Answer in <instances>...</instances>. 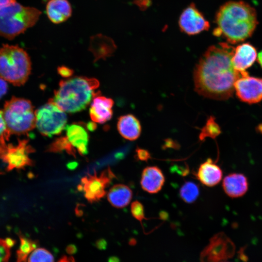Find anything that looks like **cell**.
<instances>
[{
  "mask_svg": "<svg viewBox=\"0 0 262 262\" xmlns=\"http://www.w3.org/2000/svg\"><path fill=\"white\" fill-rule=\"evenodd\" d=\"M14 244V240L10 238H0V262H8L11 248Z\"/></svg>",
  "mask_w": 262,
  "mask_h": 262,
  "instance_id": "cell-27",
  "label": "cell"
},
{
  "mask_svg": "<svg viewBox=\"0 0 262 262\" xmlns=\"http://www.w3.org/2000/svg\"><path fill=\"white\" fill-rule=\"evenodd\" d=\"M6 124L3 116L2 111L0 110V136L6 130Z\"/></svg>",
  "mask_w": 262,
  "mask_h": 262,
  "instance_id": "cell-32",
  "label": "cell"
},
{
  "mask_svg": "<svg viewBox=\"0 0 262 262\" xmlns=\"http://www.w3.org/2000/svg\"><path fill=\"white\" fill-rule=\"evenodd\" d=\"M66 136L71 145L81 155L88 153V134L80 124H72L65 128Z\"/></svg>",
  "mask_w": 262,
  "mask_h": 262,
  "instance_id": "cell-19",
  "label": "cell"
},
{
  "mask_svg": "<svg viewBox=\"0 0 262 262\" xmlns=\"http://www.w3.org/2000/svg\"><path fill=\"white\" fill-rule=\"evenodd\" d=\"M99 85L98 81L93 78L79 76L61 80L52 99L65 112H78L99 94L96 91Z\"/></svg>",
  "mask_w": 262,
  "mask_h": 262,
  "instance_id": "cell-3",
  "label": "cell"
},
{
  "mask_svg": "<svg viewBox=\"0 0 262 262\" xmlns=\"http://www.w3.org/2000/svg\"><path fill=\"white\" fill-rule=\"evenodd\" d=\"M9 140L3 135L0 136V160L6 165L7 171L31 166L33 162L29 155L34 151L26 139L18 140L16 145L7 143Z\"/></svg>",
  "mask_w": 262,
  "mask_h": 262,
  "instance_id": "cell-8",
  "label": "cell"
},
{
  "mask_svg": "<svg viewBox=\"0 0 262 262\" xmlns=\"http://www.w3.org/2000/svg\"><path fill=\"white\" fill-rule=\"evenodd\" d=\"M180 198L186 203L194 202L199 195L198 186L194 182L186 181L180 190Z\"/></svg>",
  "mask_w": 262,
  "mask_h": 262,
  "instance_id": "cell-22",
  "label": "cell"
},
{
  "mask_svg": "<svg viewBox=\"0 0 262 262\" xmlns=\"http://www.w3.org/2000/svg\"><path fill=\"white\" fill-rule=\"evenodd\" d=\"M179 25L180 30L188 35H196L207 31L209 22L194 4H191L181 13Z\"/></svg>",
  "mask_w": 262,
  "mask_h": 262,
  "instance_id": "cell-11",
  "label": "cell"
},
{
  "mask_svg": "<svg viewBox=\"0 0 262 262\" xmlns=\"http://www.w3.org/2000/svg\"><path fill=\"white\" fill-rule=\"evenodd\" d=\"M5 81L0 78V98L6 93L8 90V85Z\"/></svg>",
  "mask_w": 262,
  "mask_h": 262,
  "instance_id": "cell-31",
  "label": "cell"
},
{
  "mask_svg": "<svg viewBox=\"0 0 262 262\" xmlns=\"http://www.w3.org/2000/svg\"><path fill=\"white\" fill-rule=\"evenodd\" d=\"M196 177L203 185L208 187H213L221 181L223 171L215 162L208 158L200 165Z\"/></svg>",
  "mask_w": 262,
  "mask_h": 262,
  "instance_id": "cell-17",
  "label": "cell"
},
{
  "mask_svg": "<svg viewBox=\"0 0 262 262\" xmlns=\"http://www.w3.org/2000/svg\"><path fill=\"white\" fill-rule=\"evenodd\" d=\"M164 182V175L158 167L147 166L143 169L140 184L145 191L150 194L157 193L162 189Z\"/></svg>",
  "mask_w": 262,
  "mask_h": 262,
  "instance_id": "cell-16",
  "label": "cell"
},
{
  "mask_svg": "<svg viewBox=\"0 0 262 262\" xmlns=\"http://www.w3.org/2000/svg\"><path fill=\"white\" fill-rule=\"evenodd\" d=\"M57 262H76V261L72 256H63Z\"/></svg>",
  "mask_w": 262,
  "mask_h": 262,
  "instance_id": "cell-35",
  "label": "cell"
},
{
  "mask_svg": "<svg viewBox=\"0 0 262 262\" xmlns=\"http://www.w3.org/2000/svg\"><path fill=\"white\" fill-rule=\"evenodd\" d=\"M41 14L38 9L16 1L0 9V36L11 40L33 27Z\"/></svg>",
  "mask_w": 262,
  "mask_h": 262,
  "instance_id": "cell-5",
  "label": "cell"
},
{
  "mask_svg": "<svg viewBox=\"0 0 262 262\" xmlns=\"http://www.w3.org/2000/svg\"><path fill=\"white\" fill-rule=\"evenodd\" d=\"M131 211L132 216L140 222L146 219L144 206L139 201L135 200L131 204Z\"/></svg>",
  "mask_w": 262,
  "mask_h": 262,
  "instance_id": "cell-28",
  "label": "cell"
},
{
  "mask_svg": "<svg viewBox=\"0 0 262 262\" xmlns=\"http://www.w3.org/2000/svg\"><path fill=\"white\" fill-rule=\"evenodd\" d=\"M258 61L262 67V50L258 54Z\"/></svg>",
  "mask_w": 262,
  "mask_h": 262,
  "instance_id": "cell-38",
  "label": "cell"
},
{
  "mask_svg": "<svg viewBox=\"0 0 262 262\" xmlns=\"http://www.w3.org/2000/svg\"></svg>",
  "mask_w": 262,
  "mask_h": 262,
  "instance_id": "cell-39",
  "label": "cell"
},
{
  "mask_svg": "<svg viewBox=\"0 0 262 262\" xmlns=\"http://www.w3.org/2000/svg\"><path fill=\"white\" fill-rule=\"evenodd\" d=\"M54 261L52 254L43 248L34 249L28 259V262H54Z\"/></svg>",
  "mask_w": 262,
  "mask_h": 262,
  "instance_id": "cell-26",
  "label": "cell"
},
{
  "mask_svg": "<svg viewBox=\"0 0 262 262\" xmlns=\"http://www.w3.org/2000/svg\"><path fill=\"white\" fill-rule=\"evenodd\" d=\"M16 2V0H0V9Z\"/></svg>",
  "mask_w": 262,
  "mask_h": 262,
  "instance_id": "cell-36",
  "label": "cell"
},
{
  "mask_svg": "<svg viewBox=\"0 0 262 262\" xmlns=\"http://www.w3.org/2000/svg\"><path fill=\"white\" fill-rule=\"evenodd\" d=\"M235 48L228 43L209 47L202 55L194 72L195 89L199 95L216 100H226L234 91V84L247 72L235 69L232 57Z\"/></svg>",
  "mask_w": 262,
  "mask_h": 262,
  "instance_id": "cell-1",
  "label": "cell"
},
{
  "mask_svg": "<svg viewBox=\"0 0 262 262\" xmlns=\"http://www.w3.org/2000/svg\"><path fill=\"white\" fill-rule=\"evenodd\" d=\"M35 127L43 136L58 135L66 128L67 116L52 98L35 111Z\"/></svg>",
  "mask_w": 262,
  "mask_h": 262,
  "instance_id": "cell-7",
  "label": "cell"
},
{
  "mask_svg": "<svg viewBox=\"0 0 262 262\" xmlns=\"http://www.w3.org/2000/svg\"><path fill=\"white\" fill-rule=\"evenodd\" d=\"M117 128L120 134L125 139L130 141L138 139L141 133L140 121L131 114L119 117L117 123Z\"/></svg>",
  "mask_w": 262,
  "mask_h": 262,
  "instance_id": "cell-20",
  "label": "cell"
},
{
  "mask_svg": "<svg viewBox=\"0 0 262 262\" xmlns=\"http://www.w3.org/2000/svg\"><path fill=\"white\" fill-rule=\"evenodd\" d=\"M96 246L99 249H105L107 246V242L103 239L99 240L96 242Z\"/></svg>",
  "mask_w": 262,
  "mask_h": 262,
  "instance_id": "cell-33",
  "label": "cell"
},
{
  "mask_svg": "<svg viewBox=\"0 0 262 262\" xmlns=\"http://www.w3.org/2000/svg\"><path fill=\"white\" fill-rule=\"evenodd\" d=\"M108 262H120V261L118 257L112 256L109 258Z\"/></svg>",
  "mask_w": 262,
  "mask_h": 262,
  "instance_id": "cell-37",
  "label": "cell"
},
{
  "mask_svg": "<svg viewBox=\"0 0 262 262\" xmlns=\"http://www.w3.org/2000/svg\"><path fill=\"white\" fill-rule=\"evenodd\" d=\"M132 197V192L127 185L116 184L112 186L107 193V199L110 203L117 208L127 206Z\"/></svg>",
  "mask_w": 262,
  "mask_h": 262,
  "instance_id": "cell-21",
  "label": "cell"
},
{
  "mask_svg": "<svg viewBox=\"0 0 262 262\" xmlns=\"http://www.w3.org/2000/svg\"><path fill=\"white\" fill-rule=\"evenodd\" d=\"M235 246L231 240L223 232L212 236L208 245L200 254V262H225L232 258Z\"/></svg>",
  "mask_w": 262,
  "mask_h": 262,
  "instance_id": "cell-9",
  "label": "cell"
},
{
  "mask_svg": "<svg viewBox=\"0 0 262 262\" xmlns=\"http://www.w3.org/2000/svg\"><path fill=\"white\" fill-rule=\"evenodd\" d=\"M114 178L115 175L108 168L99 174L95 172L93 174L83 177L78 188L83 192L84 197L89 202H97L106 194L107 187Z\"/></svg>",
  "mask_w": 262,
  "mask_h": 262,
  "instance_id": "cell-10",
  "label": "cell"
},
{
  "mask_svg": "<svg viewBox=\"0 0 262 262\" xmlns=\"http://www.w3.org/2000/svg\"><path fill=\"white\" fill-rule=\"evenodd\" d=\"M234 90L242 101L249 104L259 102L262 100V78L247 74L236 81Z\"/></svg>",
  "mask_w": 262,
  "mask_h": 262,
  "instance_id": "cell-12",
  "label": "cell"
},
{
  "mask_svg": "<svg viewBox=\"0 0 262 262\" xmlns=\"http://www.w3.org/2000/svg\"><path fill=\"white\" fill-rule=\"evenodd\" d=\"M58 73L63 77L68 78L73 73L72 70L66 66H60L58 68Z\"/></svg>",
  "mask_w": 262,
  "mask_h": 262,
  "instance_id": "cell-30",
  "label": "cell"
},
{
  "mask_svg": "<svg viewBox=\"0 0 262 262\" xmlns=\"http://www.w3.org/2000/svg\"><path fill=\"white\" fill-rule=\"evenodd\" d=\"M221 132L219 126L215 123L212 117L207 121L206 125L202 129L199 134V139L202 141L207 137L215 139Z\"/></svg>",
  "mask_w": 262,
  "mask_h": 262,
  "instance_id": "cell-25",
  "label": "cell"
},
{
  "mask_svg": "<svg viewBox=\"0 0 262 262\" xmlns=\"http://www.w3.org/2000/svg\"><path fill=\"white\" fill-rule=\"evenodd\" d=\"M72 11L67 0H49L46 6L47 16L54 24L66 21L71 16Z\"/></svg>",
  "mask_w": 262,
  "mask_h": 262,
  "instance_id": "cell-18",
  "label": "cell"
},
{
  "mask_svg": "<svg viewBox=\"0 0 262 262\" xmlns=\"http://www.w3.org/2000/svg\"><path fill=\"white\" fill-rule=\"evenodd\" d=\"M213 34L222 37L229 44L244 41L253 33L258 24L255 9L242 1H229L216 13Z\"/></svg>",
  "mask_w": 262,
  "mask_h": 262,
  "instance_id": "cell-2",
  "label": "cell"
},
{
  "mask_svg": "<svg viewBox=\"0 0 262 262\" xmlns=\"http://www.w3.org/2000/svg\"><path fill=\"white\" fill-rule=\"evenodd\" d=\"M257 57V53L255 47L248 43H243L235 48L231 59L232 64L236 70L244 73L253 65Z\"/></svg>",
  "mask_w": 262,
  "mask_h": 262,
  "instance_id": "cell-15",
  "label": "cell"
},
{
  "mask_svg": "<svg viewBox=\"0 0 262 262\" xmlns=\"http://www.w3.org/2000/svg\"><path fill=\"white\" fill-rule=\"evenodd\" d=\"M20 245L17 251L16 262H26L28 255L38 246L36 241L19 236Z\"/></svg>",
  "mask_w": 262,
  "mask_h": 262,
  "instance_id": "cell-24",
  "label": "cell"
},
{
  "mask_svg": "<svg viewBox=\"0 0 262 262\" xmlns=\"http://www.w3.org/2000/svg\"><path fill=\"white\" fill-rule=\"evenodd\" d=\"M31 71V61L24 49L7 44L0 48V78L20 86L27 82Z\"/></svg>",
  "mask_w": 262,
  "mask_h": 262,
  "instance_id": "cell-4",
  "label": "cell"
},
{
  "mask_svg": "<svg viewBox=\"0 0 262 262\" xmlns=\"http://www.w3.org/2000/svg\"><path fill=\"white\" fill-rule=\"evenodd\" d=\"M47 151L54 153L65 151L68 154L75 157L77 150L70 143L66 136H61L49 146Z\"/></svg>",
  "mask_w": 262,
  "mask_h": 262,
  "instance_id": "cell-23",
  "label": "cell"
},
{
  "mask_svg": "<svg viewBox=\"0 0 262 262\" xmlns=\"http://www.w3.org/2000/svg\"><path fill=\"white\" fill-rule=\"evenodd\" d=\"M2 111L6 127L4 132L9 136L25 134L35 127V112L28 99L13 97Z\"/></svg>",
  "mask_w": 262,
  "mask_h": 262,
  "instance_id": "cell-6",
  "label": "cell"
},
{
  "mask_svg": "<svg viewBox=\"0 0 262 262\" xmlns=\"http://www.w3.org/2000/svg\"><path fill=\"white\" fill-rule=\"evenodd\" d=\"M77 248L74 245H69L66 248V251L69 254H73L76 253Z\"/></svg>",
  "mask_w": 262,
  "mask_h": 262,
  "instance_id": "cell-34",
  "label": "cell"
},
{
  "mask_svg": "<svg viewBox=\"0 0 262 262\" xmlns=\"http://www.w3.org/2000/svg\"><path fill=\"white\" fill-rule=\"evenodd\" d=\"M136 152L138 159L141 161H147L150 158L149 152L145 149L137 148Z\"/></svg>",
  "mask_w": 262,
  "mask_h": 262,
  "instance_id": "cell-29",
  "label": "cell"
},
{
  "mask_svg": "<svg viewBox=\"0 0 262 262\" xmlns=\"http://www.w3.org/2000/svg\"><path fill=\"white\" fill-rule=\"evenodd\" d=\"M114 100L98 95L94 97L89 108V115L95 123H104L112 117Z\"/></svg>",
  "mask_w": 262,
  "mask_h": 262,
  "instance_id": "cell-14",
  "label": "cell"
},
{
  "mask_svg": "<svg viewBox=\"0 0 262 262\" xmlns=\"http://www.w3.org/2000/svg\"><path fill=\"white\" fill-rule=\"evenodd\" d=\"M249 183L246 176L243 173L233 172L225 176L222 181V188L229 197L243 196L248 191Z\"/></svg>",
  "mask_w": 262,
  "mask_h": 262,
  "instance_id": "cell-13",
  "label": "cell"
}]
</instances>
